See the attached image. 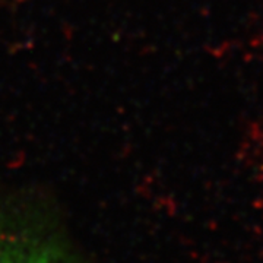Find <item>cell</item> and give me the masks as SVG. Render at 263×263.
<instances>
[{"label": "cell", "mask_w": 263, "mask_h": 263, "mask_svg": "<svg viewBox=\"0 0 263 263\" xmlns=\"http://www.w3.org/2000/svg\"><path fill=\"white\" fill-rule=\"evenodd\" d=\"M0 263H70L59 246L24 228L0 231Z\"/></svg>", "instance_id": "cell-1"}]
</instances>
